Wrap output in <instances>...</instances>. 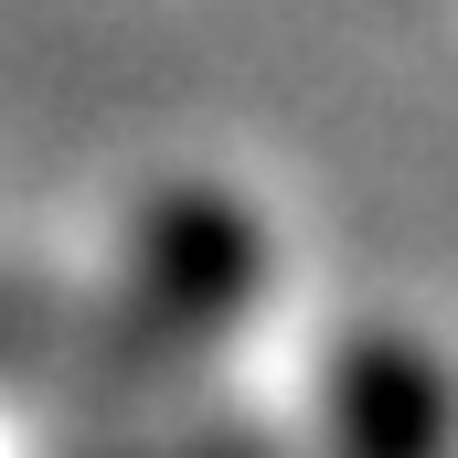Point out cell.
<instances>
[{
    "instance_id": "cell-3",
    "label": "cell",
    "mask_w": 458,
    "mask_h": 458,
    "mask_svg": "<svg viewBox=\"0 0 458 458\" xmlns=\"http://www.w3.org/2000/svg\"><path fill=\"white\" fill-rule=\"evenodd\" d=\"M149 458H277L256 427H192V437H171V448H149Z\"/></svg>"
},
{
    "instance_id": "cell-2",
    "label": "cell",
    "mask_w": 458,
    "mask_h": 458,
    "mask_svg": "<svg viewBox=\"0 0 458 458\" xmlns=\"http://www.w3.org/2000/svg\"><path fill=\"white\" fill-rule=\"evenodd\" d=\"M458 448V394L437 352L405 331H362L331 384V458H448Z\"/></svg>"
},
{
    "instance_id": "cell-1",
    "label": "cell",
    "mask_w": 458,
    "mask_h": 458,
    "mask_svg": "<svg viewBox=\"0 0 458 458\" xmlns=\"http://www.w3.org/2000/svg\"><path fill=\"white\" fill-rule=\"evenodd\" d=\"M256 277H267L256 214L225 203V192H171V203L149 214V234H139V267H128V288H117L107 331H97V384H107V394H160V384H182V373L245 320Z\"/></svg>"
}]
</instances>
